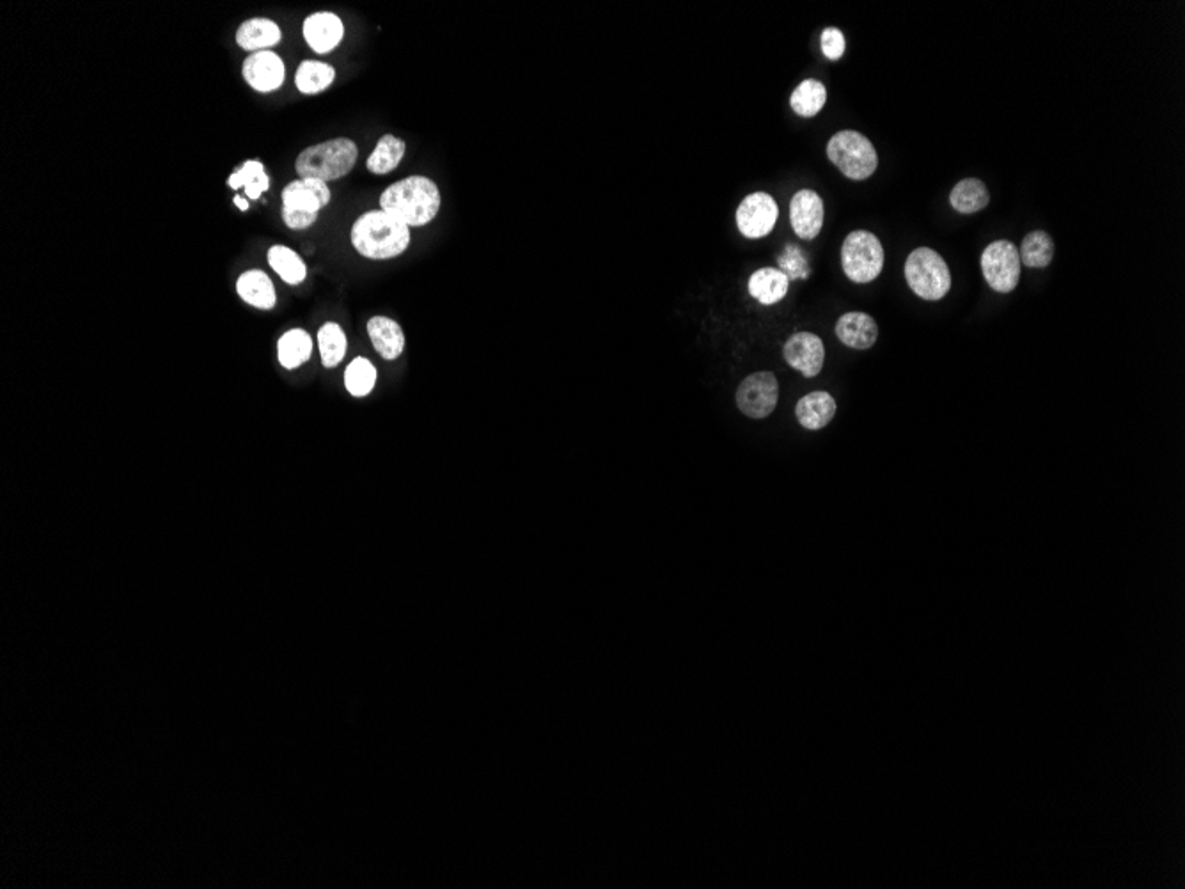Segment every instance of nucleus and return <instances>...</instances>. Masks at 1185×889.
Wrapping results in <instances>:
<instances>
[{
  "mask_svg": "<svg viewBox=\"0 0 1185 889\" xmlns=\"http://www.w3.org/2000/svg\"><path fill=\"white\" fill-rule=\"evenodd\" d=\"M783 357L788 366H792L793 370L799 371L804 377H817L820 371L824 370V341L813 332H795L786 339Z\"/></svg>",
  "mask_w": 1185,
  "mask_h": 889,
  "instance_id": "nucleus-11",
  "label": "nucleus"
},
{
  "mask_svg": "<svg viewBox=\"0 0 1185 889\" xmlns=\"http://www.w3.org/2000/svg\"><path fill=\"white\" fill-rule=\"evenodd\" d=\"M779 384L774 373L758 371L742 380L735 394V402L742 414L751 419H765L777 407Z\"/></svg>",
  "mask_w": 1185,
  "mask_h": 889,
  "instance_id": "nucleus-9",
  "label": "nucleus"
},
{
  "mask_svg": "<svg viewBox=\"0 0 1185 889\" xmlns=\"http://www.w3.org/2000/svg\"><path fill=\"white\" fill-rule=\"evenodd\" d=\"M440 190L426 176H410L394 183L380 196V210L409 228L432 222L440 210Z\"/></svg>",
  "mask_w": 1185,
  "mask_h": 889,
  "instance_id": "nucleus-1",
  "label": "nucleus"
},
{
  "mask_svg": "<svg viewBox=\"0 0 1185 889\" xmlns=\"http://www.w3.org/2000/svg\"><path fill=\"white\" fill-rule=\"evenodd\" d=\"M236 292L240 295V299L247 302L249 306L258 307V309H272L275 306V300H277L274 284L270 281V277L261 270L244 272L236 281Z\"/></svg>",
  "mask_w": 1185,
  "mask_h": 889,
  "instance_id": "nucleus-20",
  "label": "nucleus"
},
{
  "mask_svg": "<svg viewBox=\"0 0 1185 889\" xmlns=\"http://www.w3.org/2000/svg\"><path fill=\"white\" fill-rule=\"evenodd\" d=\"M228 185L231 189H245V194L252 201L261 197L270 187V178L265 173V167L258 160H247L244 167L229 176Z\"/></svg>",
  "mask_w": 1185,
  "mask_h": 889,
  "instance_id": "nucleus-27",
  "label": "nucleus"
},
{
  "mask_svg": "<svg viewBox=\"0 0 1185 889\" xmlns=\"http://www.w3.org/2000/svg\"><path fill=\"white\" fill-rule=\"evenodd\" d=\"M827 157L848 180H868L879 167L872 141L856 130H841L827 142Z\"/></svg>",
  "mask_w": 1185,
  "mask_h": 889,
  "instance_id": "nucleus-5",
  "label": "nucleus"
},
{
  "mask_svg": "<svg viewBox=\"0 0 1185 889\" xmlns=\"http://www.w3.org/2000/svg\"><path fill=\"white\" fill-rule=\"evenodd\" d=\"M235 205L238 206V208H240V210H242V212H247V210H249V205H247V201H245V199H242V197H238V196L235 197Z\"/></svg>",
  "mask_w": 1185,
  "mask_h": 889,
  "instance_id": "nucleus-33",
  "label": "nucleus"
},
{
  "mask_svg": "<svg viewBox=\"0 0 1185 889\" xmlns=\"http://www.w3.org/2000/svg\"><path fill=\"white\" fill-rule=\"evenodd\" d=\"M318 345L325 368H336L345 359L346 336L338 323H325L318 332Z\"/></svg>",
  "mask_w": 1185,
  "mask_h": 889,
  "instance_id": "nucleus-29",
  "label": "nucleus"
},
{
  "mask_svg": "<svg viewBox=\"0 0 1185 889\" xmlns=\"http://www.w3.org/2000/svg\"><path fill=\"white\" fill-rule=\"evenodd\" d=\"M820 43H822L824 56L827 59H831V61L841 59L843 54H845V48H847V41H845L843 32L840 29H836V27H827V29H824L822 36H820Z\"/></svg>",
  "mask_w": 1185,
  "mask_h": 889,
  "instance_id": "nucleus-31",
  "label": "nucleus"
},
{
  "mask_svg": "<svg viewBox=\"0 0 1185 889\" xmlns=\"http://www.w3.org/2000/svg\"><path fill=\"white\" fill-rule=\"evenodd\" d=\"M343 34V22L334 13H314L304 22V38L316 54H329L341 43Z\"/></svg>",
  "mask_w": 1185,
  "mask_h": 889,
  "instance_id": "nucleus-14",
  "label": "nucleus"
},
{
  "mask_svg": "<svg viewBox=\"0 0 1185 889\" xmlns=\"http://www.w3.org/2000/svg\"><path fill=\"white\" fill-rule=\"evenodd\" d=\"M311 354H313V341H311V336L302 329L288 331L283 338L279 339L277 355H279V362L286 370L299 368L304 362L309 361Z\"/></svg>",
  "mask_w": 1185,
  "mask_h": 889,
  "instance_id": "nucleus-23",
  "label": "nucleus"
},
{
  "mask_svg": "<svg viewBox=\"0 0 1185 889\" xmlns=\"http://www.w3.org/2000/svg\"><path fill=\"white\" fill-rule=\"evenodd\" d=\"M244 79L258 93H272L283 86L284 63L270 50L254 52L244 61Z\"/></svg>",
  "mask_w": 1185,
  "mask_h": 889,
  "instance_id": "nucleus-13",
  "label": "nucleus"
},
{
  "mask_svg": "<svg viewBox=\"0 0 1185 889\" xmlns=\"http://www.w3.org/2000/svg\"><path fill=\"white\" fill-rule=\"evenodd\" d=\"M1021 256L1010 240H996L981 254V272L990 290L1012 293L1021 281Z\"/></svg>",
  "mask_w": 1185,
  "mask_h": 889,
  "instance_id": "nucleus-8",
  "label": "nucleus"
},
{
  "mask_svg": "<svg viewBox=\"0 0 1185 889\" xmlns=\"http://www.w3.org/2000/svg\"><path fill=\"white\" fill-rule=\"evenodd\" d=\"M790 279L777 268H760L749 277L747 290L763 306H774L785 299Z\"/></svg>",
  "mask_w": 1185,
  "mask_h": 889,
  "instance_id": "nucleus-19",
  "label": "nucleus"
},
{
  "mask_svg": "<svg viewBox=\"0 0 1185 889\" xmlns=\"http://www.w3.org/2000/svg\"><path fill=\"white\" fill-rule=\"evenodd\" d=\"M268 263L274 270L277 276L283 279L284 283L297 284L302 283L307 276L306 263L302 261L299 254L291 251L284 245H274L268 251Z\"/></svg>",
  "mask_w": 1185,
  "mask_h": 889,
  "instance_id": "nucleus-25",
  "label": "nucleus"
},
{
  "mask_svg": "<svg viewBox=\"0 0 1185 889\" xmlns=\"http://www.w3.org/2000/svg\"><path fill=\"white\" fill-rule=\"evenodd\" d=\"M368 334L373 347L385 361H396L405 350V334L400 323L387 316H373L368 322Z\"/></svg>",
  "mask_w": 1185,
  "mask_h": 889,
  "instance_id": "nucleus-17",
  "label": "nucleus"
},
{
  "mask_svg": "<svg viewBox=\"0 0 1185 889\" xmlns=\"http://www.w3.org/2000/svg\"><path fill=\"white\" fill-rule=\"evenodd\" d=\"M330 190L325 181L302 178L283 190V219L290 229H307L318 212L329 205Z\"/></svg>",
  "mask_w": 1185,
  "mask_h": 889,
  "instance_id": "nucleus-7",
  "label": "nucleus"
},
{
  "mask_svg": "<svg viewBox=\"0 0 1185 889\" xmlns=\"http://www.w3.org/2000/svg\"><path fill=\"white\" fill-rule=\"evenodd\" d=\"M405 151H407L405 142L394 135H384L377 142L373 153L369 155L368 164H366L369 173L378 174V176L393 173L394 169L400 166L401 158L405 157Z\"/></svg>",
  "mask_w": 1185,
  "mask_h": 889,
  "instance_id": "nucleus-24",
  "label": "nucleus"
},
{
  "mask_svg": "<svg viewBox=\"0 0 1185 889\" xmlns=\"http://www.w3.org/2000/svg\"><path fill=\"white\" fill-rule=\"evenodd\" d=\"M836 410H838V405L831 394L825 393V391H815V393L802 396L801 400L797 402L795 417L801 423L802 428H806L809 432H818L831 423L836 416Z\"/></svg>",
  "mask_w": 1185,
  "mask_h": 889,
  "instance_id": "nucleus-16",
  "label": "nucleus"
},
{
  "mask_svg": "<svg viewBox=\"0 0 1185 889\" xmlns=\"http://www.w3.org/2000/svg\"><path fill=\"white\" fill-rule=\"evenodd\" d=\"M836 336L841 343L854 350H870L879 339V325L872 316L852 311L836 323Z\"/></svg>",
  "mask_w": 1185,
  "mask_h": 889,
  "instance_id": "nucleus-15",
  "label": "nucleus"
},
{
  "mask_svg": "<svg viewBox=\"0 0 1185 889\" xmlns=\"http://www.w3.org/2000/svg\"><path fill=\"white\" fill-rule=\"evenodd\" d=\"M989 203V189L978 178H966V180L958 181L951 190L950 205L958 213H964V215L978 213L985 210Z\"/></svg>",
  "mask_w": 1185,
  "mask_h": 889,
  "instance_id": "nucleus-21",
  "label": "nucleus"
},
{
  "mask_svg": "<svg viewBox=\"0 0 1185 889\" xmlns=\"http://www.w3.org/2000/svg\"><path fill=\"white\" fill-rule=\"evenodd\" d=\"M827 102V89L820 80H802L790 96L792 111L801 118H815Z\"/></svg>",
  "mask_w": 1185,
  "mask_h": 889,
  "instance_id": "nucleus-22",
  "label": "nucleus"
},
{
  "mask_svg": "<svg viewBox=\"0 0 1185 889\" xmlns=\"http://www.w3.org/2000/svg\"><path fill=\"white\" fill-rule=\"evenodd\" d=\"M779 217V208L774 197L767 192H754L747 196L737 210L738 231L746 238H763L772 233Z\"/></svg>",
  "mask_w": 1185,
  "mask_h": 889,
  "instance_id": "nucleus-10",
  "label": "nucleus"
},
{
  "mask_svg": "<svg viewBox=\"0 0 1185 889\" xmlns=\"http://www.w3.org/2000/svg\"><path fill=\"white\" fill-rule=\"evenodd\" d=\"M884 247L872 231L857 229L848 233L841 245V267L845 276L857 284L872 283L884 268Z\"/></svg>",
  "mask_w": 1185,
  "mask_h": 889,
  "instance_id": "nucleus-6",
  "label": "nucleus"
},
{
  "mask_svg": "<svg viewBox=\"0 0 1185 889\" xmlns=\"http://www.w3.org/2000/svg\"><path fill=\"white\" fill-rule=\"evenodd\" d=\"M336 79V70L327 63H320V61H304L300 64L297 75H295V84L300 93L304 95H318L325 91L327 87Z\"/></svg>",
  "mask_w": 1185,
  "mask_h": 889,
  "instance_id": "nucleus-26",
  "label": "nucleus"
},
{
  "mask_svg": "<svg viewBox=\"0 0 1185 889\" xmlns=\"http://www.w3.org/2000/svg\"><path fill=\"white\" fill-rule=\"evenodd\" d=\"M905 279L914 295L928 302L944 299L951 290V272L939 252L918 247L905 261Z\"/></svg>",
  "mask_w": 1185,
  "mask_h": 889,
  "instance_id": "nucleus-4",
  "label": "nucleus"
},
{
  "mask_svg": "<svg viewBox=\"0 0 1185 889\" xmlns=\"http://www.w3.org/2000/svg\"><path fill=\"white\" fill-rule=\"evenodd\" d=\"M375 384H377V370L371 362L357 357L355 361L348 364L345 371V386L352 396L355 398L368 396L373 391Z\"/></svg>",
  "mask_w": 1185,
  "mask_h": 889,
  "instance_id": "nucleus-30",
  "label": "nucleus"
},
{
  "mask_svg": "<svg viewBox=\"0 0 1185 889\" xmlns=\"http://www.w3.org/2000/svg\"><path fill=\"white\" fill-rule=\"evenodd\" d=\"M357 157V144L352 139L339 137L309 146L300 153L295 167L302 178H313L327 183L339 180L350 173L355 167Z\"/></svg>",
  "mask_w": 1185,
  "mask_h": 889,
  "instance_id": "nucleus-3",
  "label": "nucleus"
},
{
  "mask_svg": "<svg viewBox=\"0 0 1185 889\" xmlns=\"http://www.w3.org/2000/svg\"><path fill=\"white\" fill-rule=\"evenodd\" d=\"M1021 263L1029 268H1045L1051 265L1054 258V242L1051 235L1045 231H1031L1022 240Z\"/></svg>",
  "mask_w": 1185,
  "mask_h": 889,
  "instance_id": "nucleus-28",
  "label": "nucleus"
},
{
  "mask_svg": "<svg viewBox=\"0 0 1185 889\" xmlns=\"http://www.w3.org/2000/svg\"><path fill=\"white\" fill-rule=\"evenodd\" d=\"M283 32L281 27L268 18H251L238 27L236 43L247 52H261L265 48H272L281 41Z\"/></svg>",
  "mask_w": 1185,
  "mask_h": 889,
  "instance_id": "nucleus-18",
  "label": "nucleus"
},
{
  "mask_svg": "<svg viewBox=\"0 0 1185 889\" xmlns=\"http://www.w3.org/2000/svg\"><path fill=\"white\" fill-rule=\"evenodd\" d=\"M352 244L369 260H391L409 249L410 228L382 210L368 212L355 221Z\"/></svg>",
  "mask_w": 1185,
  "mask_h": 889,
  "instance_id": "nucleus-2",
  "label": "nucleus"
},
{
  "mask_svg": "<svg viewBox=\"0 0 1185 889\" xmlns=\"http://www.w3.org/2000/svg\"><path fill=\"white\" fill-rule=\"evenodd\" d=\"M779 263H781V268H783L781 272H783V274H785L788 279L808 277L806 276V274H808V267H806V263H804V256H802L801 251H799L795 245H790V247L786 249L785 256L779 260Z\"/></svg>",
  "mask_w": 1185,
  "mask_h": 889,
  "instance_id": "nucleus-32",
  "label": "nucleus"
},
{
  "mask_svg": "<svg viewBox=\"0 0 1185 889\" xmlns=\"http://www.w3.org/2000/svg\"><path fill=\"white\" fill-rule=\"evenodd\" d=\"M790 224L797 237L813 240L824 228V201L815 190L802 189L790 201Z\"/></svg>",
  "mask_w": 1185,
  "mask_h": 889,
  "instance_id": "nucleus-12",
  "label": "nucleus"
}]
</instances>
